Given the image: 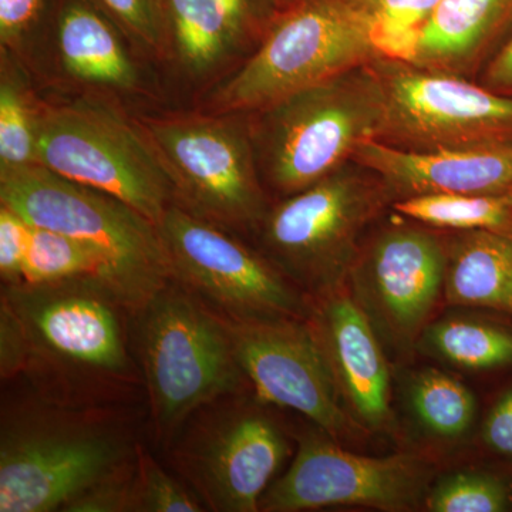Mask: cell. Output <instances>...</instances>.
<instances>
[{
    "label": "cell",
    "instance_id": "6da1fadb",
    "mask_svg": "<svg viewBox=\"0 0 512 512\" xmlns=\"http://www.w3.org/2000/svg\"><path fill=\"white\" fill-rule=\"evenodd\" d=\"M247 116L262 184L279 200L335 173L363 141L376 140L382 97L366 64Z\"/></svg>",
    "mask_w": 512,
    "mask_h": 512
},
{
    "label": "cell",
    "instance_id": "7a4b0ae2",
    "mask_svg": "<svg viewBox=\"0 0 512 512\" xmlns=\"http://www.w3.org/2000/svg\"><path fill=\"white\" fill-rule=\"evenodd\" d=\"M393 202L379 175L350 161L271 204L252 234L256 249L305 295L320 298L346 285L360 242Z\"/></svg>",
    "mask_w": 512,
    "mask_h": 512
},
{
    "label": "cell",
    "instance_id": "3957f363",
    "mask_svg": "<svg viewBox=\"0 0 512 512\" xmlns=\"http://www.w3.org/2000/svg\"><path fill=\"white\" fill-rule=\"evenodd\" d=\"M138 444L119 427L46 406L3 416L0 512H66L93 487L130 470Z\"/></svg>",
    "mask_w": 512,
    "mask_h": 512
},
{
    "label": "cell",
    "instance_id": "277c9868",
    "mask_svg": "<svg viewBox=\"0 0 512 512\" xmlns=\"http://www.w3.org/2000/svg\"><path fill=\"white\" fill-rule=\"evenodd\" d=\"M137 350L158 439L248 384L227 320L170 281L134 313Z\"/></svg>",
    "mask_w": 512,
    "mask_h": 512
},
{
    "label": "cell",
    "instance_id": "5b68a950",
    "mask_svg": "<svg viewBox=\"0 0 512 512\" xmlns=\"http://www.w3.org/2000/svg\"><path fill=\"white\" fill-rule=\"evenodd\" d=\"M0 204L96 251L133 313L173 281L157 225L107 192L35 164L0 173Z\"/></svg>",
    "mask_w": 512,
    "mask_h": 512
},
{
    "label": "cell",
    "instance_id": "8992f818",
    "mask_svg": "<svg viewBox=\"0 0 512 512\" xmlns=\"http://www.w3.org/2000/svg\"><path fill=\"white\" fill-rule=\"evenodd\" d=\"M382 56L375 33L345 0H298L244 62L202 94L200 110L251 113Z\"/></svg>",
    "mask_w": 512,
    "mask_h": 512
},
{
    "label": "cell",
    "instance_id": "52a82bcc",
    "mask_svg": "<svg viewBox=\"0 0 512 512\" xmlns=\"http://www.w3.org/2000/svg\"><path fill=\"white\" fill-rule=\"evenodd\" d=\"M173 188L174 204L225 231L252 235L271 207L247 113L137 114Z\"/></svg>",
    "mask_w": 512,
    "mask_h": 512
},
{
    "label": "cell",
    "instance_id": "ba28073f",
    "mask_svg": "<svg viewBox=\"0 0 512 512\" xmlns=\"http://www.w3.org/2000/svg\"><path fill=\"white\" fill-rule=\"evenodd\" d=\"M37 164L119 198L154 224L174 204L170 180L133 114L110 101L43 96Z\"/></svg>",
    "mask_w": 512,
    "mask_h": 512
},
{
    "label": "cell",
    "instance_id": "9c48e42d",
    "mask_svg": "<svg viewBox=\"0 0 512 512\" xmlns=\"http://www.w3.org/2000/svg\"><path fill=\"white\" fill-rule=\"evenodd\" d=\"M397 215L367 231L346 279L393 367L412 365L424 329L446 308L448 248L447 231Z\"/></svg>",
    "mask_w": 512,
    "mask_h": 512
},
{
    "label": "cell",
    "instance_id": "30bf717a",
    "mask_svg": "<svg viewBox=\"0 0 512 512\" xmlns=\"http://www.w3.org/2000/svg\"><path fill=\"white\" fill-rule=\"evenodd\" d=\"M369 66L382 97L376 141L412 153L512 144V97L396 57Z\"/></svg>",
    "mask_w": 512,
    "mask_h": 512
},
{
    "label": "cell",
    "instance_id": "8fae6325",
    "mask_svg": "<svg viewBox=\"0 0 512 512\" xmlns=\"http://www.w3.org/2000/svg\"><path fill=\"white\" fill-rule=\"evenodd\" d=\"M156 225L171 279L225 320L308 319L312 299L238 235L177 204Z\"/></svg>",
    "mask_w": 512,
    "mask_h": 512
},
{
    "label": "cell",
    "instance_id": "7c38bea8",
    "mask_svg": "<svg viewBox=\"0 0 512 512\" xmlns=\"http://www.w3.org/2000/svg\"><path fill=\"white\" fill-rule=\"evenodd\" d=\"M29 340V365L86 382L133 379L124 312L117 293L93 279L47 285L2 286ZM133 313V312H131Z\"/></svg>",
    "mask_w": 512,
    "mask_h": 512
},
{
    "label": "cell",
    "instance_id": "4fadbf2b",
    "mask_svg": "<svg viewBox=\"0 0 512 512\" xmlns=\"http://www.w3.org/2000/svg\"><path fill=\"white\" fill-rule=\"evenodd\" d=\"M296 443L291 467L269 485L259 511L302 512L330 507L421 511L439 473L437 461L420 451L365 456L316 426L299 433Z\"/></svg>",
    "mask_w": 512,
    "mask_h": 512
},
{
    "label": "cell",
    "instance_id": "5bb4252c",
    "mask_svg": "<svg viewBox=\"0 0 512 512\" xmlns=\"http://www.w3.org/2000/svg\"><path fill=\"white\" fill-rule=\"evenodd\" d=\"M141 57L93 0H50L23 62L57 96L90 97L127 109L158 96Z\"/></svg>",
    "mask_w": 512,
    "mask_h": 512
},
{
    "label": "cell",
    "instance_id": "9a60e30c",
    "mask_svg": "<svg viewBox=\"0 0 512 512\" xmlns=\"http://www.w3.org/2000/svg\"><path fill=\"white\" fill-rule=\"evenodd\" d=\"M254 399L235 403L197 423L185 437L178 464L212 511L256 512L291 454L284 427Z\"/></svg>",
    "mask_w": 512,
    "mask_h": 512
},
{
    "label": "cell",
    "instance_id": "2e32d148",
    "mask_svg": "<svg viewBox=\"0 0 512 512\" xmlns=\"http://www.w3.org/2000/svg\"><path fill=\"white\" fill-rule=\"evenodd\" d=\"M235 356L255 397L293 410L343 446H360L369 436L340 406L308 320H227Z\"/></svg>",
    "mask_w": 512,
    "mask_h": 512
},
{
    "label": "cell",
    "instance_id": "e0dca14e",
    "mask_svg": "<svg viewBox=\"0 0 512 512\" xmlns=\"http://www.w3.org/2000/svg\"><path fill=\"white\" fill-rule=\"evenodd\" d=\"M343 412L367 436L404 444L394 410V367L346 285L312 299L308 316Z\"/></svg>",
    "mask_w": 512,
    "mask_h": 512
},
{
    "label": "cell",
    "instance_id": "ac0fdd59",
    "mask_svg": "<svg viewBox=\"0 0 512 512\" xmlns=\"http://www.w3.org/2000/svg\"><path fill=\"white\" fill-rule=\"evenodd\" d=\"M352 161L379 175L394 201L424 194L512 195V144L412 153L366 140Z\"/></svg>",
    "mask_w": 512,
    "mask_h": 512
},
{
    "label": "cell",
    "instance_id": "d6986e66",
    "mask_svg": "<svg viewBox=\"0 0 512 512\" xmlns=\"http://www.w3.org/2000/svg\"><path fill=\"white\" fill-rule=\"evenodd\" d=\"M512 33V0H440L396 59L471 79Z\"/></svg>",
    "mask_w": 512,
    "mask_h": 512
},
{
    "label": "cell",
    "instance_id": "ffe728a7",
    "mask_svg": "<svg viewBox=\"0 0 512 512\" xmlns=\"http://www.w3.org/2000/svg\"><path fill=\"white\" fill-rule=\"evenodd\" d=\"M399 370V394L404 414L419 441L416 451L433 460L474 440L478 402L473 390L439 367L409 365Z\"/></svg>",
    "mask_w": 512,
    "mask_h": 512
},
{
    "label": "cell",
    "instance_id": "44dd1931",
    "mask_svg": "<svg viewBox=\"0 0 512 512\" xmlns=\"http://www.w3.org/2000/svg\"><path fill=\"white\" fill-rule=\"evenodd\" d=\"M164 6L168 64L201 97L247 56L214 0H164Z\"/></svg>",
    "mask_w": 512,
    "mask_h": 512
},
{
    "label": "cell",
    "instance_id": "7402d4cb",
    "mask_svg": "<svg viewBox=\"0 0 512 512\" xmlns=\"http://www.w3.org/2000/svg\"><path fill=\"white\" fill-rule=\"evenodd\" d=\"M446 308L481 309L512 318V235L447 231Z\"/></svg>",
    "mask_w": 512,
    "mask_h": 512
},
{
    "label": "cell",
    "instance_id": "603a6c76",
    "mask_svg": "<svg viewBox=\"0 0 512 512\" xmlns=\"http://www.w3.org/2000/svg\"><path fill=\"white\" fill-rule=\"evenodd\" d=\"M447 308L424 329L417 356L470 373L512 369V318L481 309Z\"/></svg>",
    "mask_w": 512,
    "mask_h": 512
},
{
    "label": "cell",
    "instance_id": "cb8c5ba5",
    "mask_svg": "<svg viewBox=\"0 0 512 512\" xmlns=\"http://www.w3.org/2000/svg\"><path fill=\"white\" fill-rule=\"evenodd\" d=\"M42 106L28 64L0 49V173L37 164Z\"/></svg>",
    "mask_w": 512,
    "mask_h": 512
},
{
    "label": "cell",
    "instance_id": "d4e9b609",
    "mask_svg": "<svg viewBox=\"0 0 512 512\" xmlns=\"http://www.w3.org/2000/svg\"><path fill=\"white\" fill-rule=\"evenodd\" d=\"M393 211L443 231L512 235L511 194H424L393 202Z\"/></svg>",
    "mask_w": 512,
    "mask_h": 512
},
{
    "label": "cell",
    "instance_id": "484cf974",
    "mask_svg": "<svg viewBox=\"0 0 512 512\" xmlns=\"http://www.w3.org/2000/svg\"><path fill=\"white\" fill-rule=\"evenodd\" d=\"M487 463L437 473L424 511L512 512V466L487 458Z\"/></svg>",
    "mask_w": 512,
    "mask_h": 512
},
{
    "label": "cell",
    "instance_id": "4316f807",
    "mask_svg": "<svg viewBox=\"0 0 512 512\" xmlns=\"http://www.w3.org/2000/svg\"><path fill=\"white\" fill-rule=\"evenodd\" d=\"M82 279L104 282L117 293L109 269L96 251L67 235L32 225L19 285L60 284Z\"/></svg>",
    "mask_w": 512,
    "mask_h": 512
},
{
    "label": "cell",
    "instance_id": "83f0119b",
    "mask_svg": "<svg viewBox=\"0 0 512 512\" xmlns=\"http://www.w3.org/2000/svg\"><path fill=\"white\" fill-rule=\"evenodd\" d=\"M440 0H345L375 33L384 56L399 57Z\"/></svg>",
    "mask_w": 512,
    "mask_h": 512
},
{
    "label": "cell",
    "instance_id": "f1b7e54d",
    "mask_svg": "<svg viewBox=\"0 0 512 512\" xmlns=\"http://www.w3.org/2000/svg\"><path fill=\"white\" fill-rule=\"evenodd\" d=\"M126 35L140 56L168 63L164 0H93Z\"/></svg>",
    "mask_w": 512,
    "mask_h": 512
},
{
    "label": "cell",
    "instance_id": "f546056e",
    "mask_svg": "<svg viewBox=\"0 0 512 512\" xmlns=\"http://www.w3.org/2000/svg\"><path fill=\"white\" fill-rule=\"evenodd\" d=\"M137 512H198L202 504L184 485L165 473L144 448L138 446Z\"/></svg>",
    "mask_w": 512,
    "mask_h": 512
},
{
    "label": "cell",
    "instance_id": "4dcf8cb0",
    "mask_svg": "<svg viewBox=\"0 0 512 512\" xmlns=\"http://www.w3.org/2000/svg\"><path fill=\"white\" fill-rule=\"evenodd\" d=\"M245 56L262 42L282 12L281 0H214ZM245 57V59H247Z\"/></svg>",
    "mask_w": 512,
    "mask_h": 512
},
{
    "label": "cell",
    "instance_id": "1f68e13d",
    "mask_svg": "<svg viewBox=\"0 0 512 512\" xmlns=\"http://www.w3.org/2000/svg\"><path fill=\"white\" fill-rule=\"evenodd\" d=\"M50 0H0V49L25 59Z\"/></svg>",
    "mask_w": 512,
    "mask_h": 512
},
{
    "label": "cell",
    "instance_id": "d6a6232c",
    "mask_svg": "<svg viewBox=\"0 0 512 512\" xmlns=\"http://www.w3.org/2000/svg\"><path fill=\"white\" fill-rule=\"evenodd\" d=\"M473 441L485 458L512 466V383L484 414Z\"/></svg>",
    "mask_w": 512,
    "mask_h": 512
},
{
    "label": "cell",
    "instance_id": "836d02e7",
    "mask_svg": "<svg viewBox=\"0 0 512 512\" xmlns=\"http://www.w3.org/2000/svg\"><path fill=\"white\" fill-rule=\"evenodd\" d=\"M32 224L8 205L0 204V278L3 286L22 282Z\"/></svg>",
    "mask_w": 512,
    "mask_h": 512
},
{
    "label": "cell",
    "instance_id": "e575fe53",
    "mask_svg": "<svg viewBox=\"0 0 512 512\" xmlns=\"http://www.w3.org/2000/svg\"><path fill=\"white\" fill-rule=\"evenodd\" d=\"M25 326L5 296L0 298V375L3 380L25 373L29 365Z\"/></svg>",
    "mask_w": 512,
    "mask_h": 512
},
{
    "label": "cell",
    "instance_id": "d590c367",
    "mask_svg": "<svg viewBox=\"0 0 512 512\" xmlns=\"http://www.w3.org/2000/svg\"><path fill=\"white\" fill-rule=\"evenodd\" d=\"M491 92L512 97V33L480 74V82Z\"/></svg>",
    "mask_w": 512,
    "mask_h": 512
},
{
    "label": "cell",
    "instance_id": "8d00e7d4",
    "mask_svg": "<svg viewBox=\"0 0 512 512\" xmlns=\"http://www.w3.org/2000/svg\"><path fill=\"white\" fill-rule=\"evenodd\" d=\"M295 2H298V0H281L282 9L288 8V6L293 5Z\"/></svg>",
    "mask_w": 512,
    "mask_h": 512
}]
</instances>
